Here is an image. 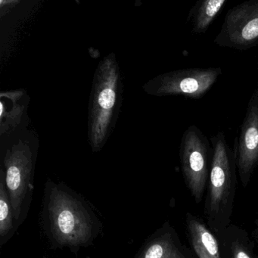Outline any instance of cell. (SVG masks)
<instances>
[{"label":"cell","mask_w":258,"mask_h":258,"mask_svg":"<svg viewBox=\"0 0 258 258\" xmlns=\"http://www.w3.org/2000/svg\"><path fill=\"white\" fill-rule=\"evenodd\" d=\"M40 223L51 249L69 247L76 256L81 247L93 244L103 228L85 198L50 179L45 183Z\"/></svg>","instance_id":"1"},{"label":"cell","mask_w":258,"mask_h":258,"mask_svg":"<svg viewBox=\"0 0 258 258\" xmlns=\"http://www.w3.org/2000/svg\"><path fill=\"white\" fill-rule=\"evenodd\" d=\"M222 74L220 67L180 69L155 77L143 89L157 97L179 96L199 99L211 90Z\"/></svg>","instance_id":"5"},{"label":"cell","mask_w":258,"mask_h":258,"mask_svg":"<svg viewBox=\"0 0 258 258\" xmlns=\"http://www.w3.org/2000/svg\"><path fill=\"white\" fill-rule=\"evenodd\" d=\"M29 97L25 90L1 93V137L20 131L25 124Z\"/></svg>","instance_id":"9"},{"label":"cell","mask_w":258,"mask_h":258,"mask_svg":"<svg viewBox=\"0 0 258 258\" xmlns=\"http://www.w3.org/2000/svg\"><path fill=\"white\" fill-rule=\"evenodd\" d=\"M212 160L210 170L206 214L210 224L220 230L229 223L236 187V161L234 150L223 132L211 139Z\"/></svg>","instance_id":"4"},{"label":"cell","mask_w":258,"mask_h":258,"mask_svg":"<svg viewBox=\"0 0 258 258\" xmlns=\"http://www.w3.org/2000/svg\"><path fill=\"white\" fill-rule=\"evenodd\" d=\"M17 132L6 137L10 140L2 152L1 169L5 173L6 186L19 229L28 217L32 201L38 145L30 133Z\"/></svg>","instance_id":"3"},{"label":"cell","mask_w":258,"mask_h":258,"mask_svg":"<svg viewBox=\"0 0 258 258\" xmlns=\"http://www.w3.org/2000/svg\"><path fill=\"white\" fill-rule=\"evenodd\" d=\"M232 258H251L247 250L239 244L232 246Z\"/></svg>","instance_id":"14"},{"label":"cell","mask_w":258,"mask_h":258,"mask_svg":"<svg viewBox=\"0 0 258 258\" xmlns=\"http://www.w3.org/2000/svg\"><path fill=\"white\" fill-rule=\"evenodd\" d=\"M134 258H187L172 228L166 223L143 243Z\"/></svg>","instance_id":"10"},{"label":"cell","mask_w":258,"mask_h":258,"mask_svg":"<svg viewBox=\"0 0 258 258\" xmlns=\"http://www.w3.org/2000/svg\"><path fill=\"white\" fill-rule=\"evenodd\" d=\"M43 258H49V257H48L47 256H46V255H45V256H43Z\"/></svg>","instance_id":"16"},{"label":"cell","mask_w":258,"mask_h":258,"mask_svg":"<svg viewBox=\"0 0 258 258\" xmlns=\"http://www.w3.org/2000/svg\"><path fill=\"white\" fill-rule=\"evenodd\" d=\"M13 206L6 186L5 173L0 170V247H3L17 230Z\"/></svg>","instance_id":"13"},{"label":"cell","mask_w":258,"mask_h":258,"mask_svg":"<svg viewBox=\"0 0 258 258\" xmlns=\"http://www.w3.org/2000/svg\"><path fill=\"white\" fill-rule=\"evenodd\" d=\"M257 89H258V61H257Z\"/></svg>","instance_id":"15"},{"label":"cell","mask_w":258,"mask_h":258,"mask_svg":"<svg viewBox=\"0 0 258 258\" xmlns=\"http://www.w3.org/2000/svg\"><path fill=\"white\" fill-rule=\"evenodd\" d=\"M226 3V0H200L196 3L187 17V22L191 25L192 33H206Z\"/></svg>","instance_id":"12"},{"label":"cell","mask_w":258,"mask_h":258,"mask_svg":"<svg viewBox=\"0 0 258 258\" xmlns=\"http://www.w3.org/2000/svg\"><path fill=\"white\" fill-rule=\"evenodd\" d=\"M188 234L195 252L199 258H221L220 246L211 231L199 219L188 214Z\"/></svg>","instance_id":"11"},{"label":"cell","mask_w":258,"mask_h":258,"mask_svg":"<svg viewBox=\"0 0 258 258\" xmlns=\"http://www.w3.org/2000/svg\"><path fill=\"white\" fill-rule=\"evenodd\" d=\"M123 84L114 53L97 66L90 93L88 114L89 144L93 152L103 149L117 123L122 106Z\"/></svg>","instance_id":"2"},{"label":"cell","mask_w":258,"mask_h":258,"mask_svg":"<svg viewBox=\"0 0 258 258\" xmlns=\"http://www.w3.org/2000/svg\"><path fill=\"white\" fill-rule=\"evenodd\" d=\"M220 47L245 51L258 45V0L231 8L214 40Z\"/></svg>","instance_id":"7"},{"label":"cell","mask_w":258,"mask_h":258,"mask_svg":"<svg viewBox=\"0 0 258 258\" xmlns=\"http://www.w3.org/2000/svg\"><path fill=\"white\" fill-rule=\"evenodd\" d=\"M234 152L236 167L242 185L246 186L258 165V89L252 93L238 137L235 140Z\"/></svg>","instance_id":"8"},{"label":"cell","mask_w":258,"mask_h":258,"mask_svg":"<svg viewBox=\"0 0 258 258\" xmlns=\"http://www.w3.org/2000/svg\"><path fill=\"white\" fill-rule=\"evenodd\" d=\"M212 154L206 136L196 125L188 126L181 139L179 157L185 183L197 204L202 201L209 178Z\"/></svg>","instance_id":"6"}]
</instances>
